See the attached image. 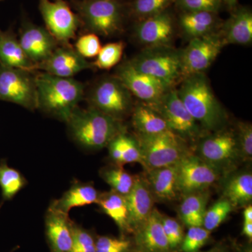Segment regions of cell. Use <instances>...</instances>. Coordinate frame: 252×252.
Wrapping results in <instances>:
<instances>
[{
	"mask_svg": "<svg viewBox=\"0 0 252 252\" xmlns=\"http://www.w3.org/2000/svg\"><path fill=\"white\" fill-rule=\"evenodd\" d=\"M37 109L48 117L66 123L85 95V88L74 78L36 74Z\"/></svg>",
	"mask_w": 252,
	"mask_h": 252,
	"instance_id": "obj_1",
	"label": "cell"
},
{
	"mask_svg": "<svg viewBox=\"0 0 252 252\" xmlns=\"http://www.w3.org/2000/svg\"><path fill=\"white\" fill-rule=\"evenodd\" d=\"M181 83L177 94L201 128L214 132L223 130L227 114L214 94L205 73L189 76Z\"/></svg>",
	"mask_w": 252,
	"mask_h": 252,
	"instance_id": "obj_2",
	"label": "cell"
},
{
	"mask_svg": "<svg viewBox=\"0 0 252 252\" xmlns=\"http://www.w3.org/2000/svg\"><path fill=\"white\" fill-rule=\"evenodd\" d=\"M68 134L79 148L95 152L107 147L119 132L125 130L122 122L89 106L77 107L65 123Z\"/></svg>",
	"mask_w": 252,
	"mask_h": 252,
	"instance_id": "obj_3",
	"label": "cell"
},
{
	"mask_svg": "<svg viewBox=\"0 0 252 252\" xmlns=\"http://www.w3.org/2000/svg\"><path fill=\"white\" fill-rule=\"evenodd\" d=\"M129 61L139 72L155 78L171 89L182 81L181 50L172 46L144 48Z\"/></svg>",
	"mask_w": 252,
	"mask_h": 252,
	"instance_id": "obj_4",
	"label": "cell"
},
{
	"mask_svg": "<svg viewBox=\"0 0 252 252\" xmlns=\"http://www.w3.org/2000/svg\"><path fill=\"white\" fill-rule=\"evenodd\" d=\"M142 163L149 170L175 165L188 155L186 140L170 130L152 135H137Z\"/></svg>",
	"mask_w": 252,
	"mask_h": 252,
	"instance_id": "obj_5",
	"label": "cell"
},
{
	"mask_svg": "<svg viewBox=\"0 0 252 252\" xmlns=\"http://www.w3.org/2000/svg\"><path fill=\"white\" fill-rule=\"evenodd\" d=\"M89 106L118 121L132 113V94L117 76L99 79L89 91Z\"/></svg>",
	"mask_w": 252,
	"mask_h": 252,
	"instance_id": "obj_6",
	"label": "cell"
},
{
	"mask_svg": "<svg viewBox=\"0 0 252 252\" xmlns=\"http://www.w3.org/2000/svg\"><path fill=\"white\" fill-rule=\"evenodd\" d=\"M79 20L97 36L117 35L124 26V9L118 0H81L77 4Z\"/></svg>",
	"mask_w": 252,
	"mask_h": 252,
	"instance_id": "obj_7",
	"label": "cell"
},
{
	"mask_svg": "<svg viewBox=\"0 0 252 252\" xmlns=\"http://www.w3.org/2000/svg\"><path fill=\"white\" fill-rule=\"evenodd\" d=\"M34 72L0 65V101L18 104L30 111L37 109Z\"/></svg>",
	"mask_w": 252,
	"mask_h": 252,
	"instance_id": "obj_8",
	"label": "cell"
},
{
	"mask_svg": "<svg viewBox=\"0 0 252 252\" xmlns=\"http://www.w3.org/2000/svg\"><path fill=\"white\" fill-rule=\"evenodd\" d=\"M223 46L218 32L190 39L187 47L181 50L182 79L205 73L215 62Z\"/></svg>",
	"mask_w": 252,
	"mask_h": 252,
	"instance_id": "obj_9",
	"label": "cell"
},
{
	"mask_svg": "<svg viewBox=\"0 0 252 252\" xmlns=\"http://www.w3.org/2000/svg\"><path fill=\"white\" fill-rule=\"evenodd\" d=\"M151 107L163 117L169 129L184 140H193L201 135L203 129L186 108L175 88Z\"/></svg>",
	"mask_w": 252,
	"mask_h": 252,
	"instance_id": "obj_10",
	"label": "cell"
},
{
	"mask_svg": "<svg viewBox=\"0 0 252 252\" xmlns=\"http://www.w3.org/2000/svg\"><path fill=\"white\" fill-rule=\"evenodd\" d=\"M39 7L48 31L60 44H69L79 28V16L64 0H39Z\"/></svg>",
	"mask_w": 252,
	"mask_h": 252,
	"instance_id": "obj_11",
	"label": "cell"
},
{
	"mask_svg": "<svg viewBox=\"0 0 252 252\" xmlns=\"http://www.w3.org/2000/svg\"><path fill=\"white\" fill-rule=\"evenodd\" d=\"M219 174L218 167L188 154L178 162L177 190L185 195L203 191L217 182Z\"/></svg>",
	"mask_w": 252,
	"mask_h": 252,
	"instance_id": "obj_12",
	"label": "cell"
},
{
	"mask_svg": "<svg viewBox=\"0 0 252 252\" xmlns=\"http://www.w3.org/2000/svg\"><path fill=\"white\" fill-rule=\"evenodd\" d=\"M115 76L122 81L132 95L149 106L157 103L167 91L172 89L155 78L139 72L129 61L119 66Z\"/></svg>",
	"mask_w": 252,
	"mask_h": 252,
	"instance_id": "obj_13",
	"label": "cell"
},
{
	"mask_svg": "<svg viewBox=\"0 0 252 252\" xmlns=\"http://www.w3.org/2000/svg\"><path fill=\"white\" fill-rule=\"evenodd\" d=\"M200 158L219 167L240 157L234 131L220 130L204 137L198 145Z\"/></svg>",
	"mask_w": 252,
	"mask_h": 252,
	"instance_id": "obj_14",
	"label": "cell"
},
{
	"mask_svg": "<svg viewBox=\"0 0 252 252\" xmlns=\"http://www.w3.org/2000/svg\"><path fill=\"white\" fill-rule=\"evenodd\" d=\"M18 40L28 57L36 66V70L38 65L45 62L59 46L46 28L31 22L23 24Z\"/></svg>",
	"mask_w": 252,
	"mask_h": 252,
	"instance_id": "obj_15",
	"label": "cell"
},
{
	"mask_svg": "<svg viewBox=\"0 0 252 252\" xmlns=\"http://www.w3.org/2000/svg\"><path fill=\"white\" fill-rule=\"evenodd\" d=\"M137 41L144 47L172 46L175 21L167 11L142 20L135 30Z\"/></svg>",
	"mask_w": 252,
	"mask_h": 252,
	"instance_id": "obj_16",
	"label": "cell"
},
{
	"mask_svg": "<svg viewBox=\"0 0 252 252\" xmlns=\"http://www.w3.org/2000/svg\"><path fill=\"white\" fill-rule=\"evenodd\" d=\"M92 67L93 63L78 54L74 48L69 44H61L45 62L38 65L37 70L56 77L73 78L79 72Z\"/></svg>",
	"mask_w": 252,
	"mask_h": 252,
	"instance_id": "obj_17",
	"label": "cell"
},
{
	"mask_svg": "<svg viewBox=\"0 0 252 252\" xmlns=\"http://www.w3.org/2000/svg\"><path fill=\"white\" fill-rule=\"evenodd\" d=\"M74 222L69 215L48 207L44 218L46 242L51 252H69L73 243Z\"/></svg>",
	"mask_w": 252,
	"mask_h": 252,
	"instance_id": "obj_18",
	"label": "cell"
},
{
	"mask_svg": "<svg viewBox=\"0 0 252 252\" xmlns=\"http://www.w3.org/2000/svg\"><path fill=\"white\" fill-rule=\"evenodd\" d=\"M162 215L153 210L147 220L134 232L136 252H171L162 228Z\"/></svg>",
	"mask_w": 252,
	"mask_h": 252,
	"instance_id": "obj_19",
	"label": "cell"
},
{
	"mask_svg": "<svg viewBox=\"0 0 252 252\" xmlns=\"http://www.w3.org/2000/svg\"><path fill=\"white\" fill-rule=\"evenodd\" d=\"M130 233L140 228L153 211V195L148 183L141 178H135L132 189L125 195Z\"/></svg>",
	"mask_w": 252,
	"mask_h": 252,
	"instance_id": "obj_20",
	"label": "cell"
},
{
	"mask_svg": "<svg viewBox=\"0 0 252 252\" xmlns=\"http://www.w3.org/2000/svg\"><path fill=\"white\" fill-rule=\"evenodd\" d=\"M219 34L223 44L250 45L252 42V13L248 8L233 11L230 18L220 28Z\"/></svg>",
	"mask_w": 252,
	"mask_h": 252,
	"instance_id": "obj_21",
	"label": "cell"
},
{
	"mask_svg": "<svg viewBox=\"0 0 252 252\" xmlns=\"http://www.w3.org/2000/svg\"><path fill=\"white\" fill-rule=\"evenodd\" d=\"M101 193L91 182L74 180L72 185L62 196L53 200L49 207L69 215L70 210L75 207L97 204Z\"/></svg>",
	"mask_w": 252,
	"mask_h": 252,
	"instance_id": "obj_22",
	"label": "cell"
},
{
	"mask_svg": "<svg viewBox=\"0 0 252 252\" xmlns=\"http://www.w3.org/2000/svg\"><path fill=\"white\" fill-rule=\"evenodd\" d=\"M0 65L36 72V66L25 53L19 40L11 32L0 36Z\"/></svg>",
	"mask_w": 252,
	"mask_h": 252,
	"instance_id": "obj_23",
	"label": "cell"
},
{
	"mask_svg": "<svg viewBox=\"0 0 252 252\" xmlns=\"http://www.w3.org/2000/svg\"><path fill=\"white\" fill-rule=\"evenodd\" d=\"M179 24L189 40L217 32L220 29L217 13L207 11L182 12Z\"/></svg>",
	"mask_w": 252,
	"mask_h": 252,
	"instance_id": "obj_24",
	"label": "cell"
},
{
	"mask_svg": "<svg viewBox=\"0 0 252 252\" xmlns=\"http://www.w3.org/2000/svg\"><path fill=\"white\" fill-rule=\"evenodd\" d=\"M178 163L149 170L148 185L153 196L160 200H172L177 196Z\"/></svg>",
	"mask_w": 252,
	"mask_h": 252,
	"instance_id": "obj_25",
	"label": "cell"
},
{
	"mask_svg": "<svg viewBox=\"0 0 252 252\" xmlns=\"http://www.w3.org/2000/svg\"><path fill=\"white\" fill-rule=\"evenodd\" d=\"M132 119L138 135H157L170 130L163 117L153 107L142 102L133 107Z\"/></svg>",
	"mask_w": 252,
	"mask_h": 252,
	"instance_id": "obj_26",
	"label": "cell"
},
{
	"mask_svg": "<svg viewBox=\"0 0 252 252\" xmlns=\"http://www.w3.org/2000/svg\"><path fill=\"white\" fill-rule=\"evenodd\" d=\"M107 147L109 158L116 165L123 166L124 164L132 162L142 163V156L137 138L127 133L126 130L115 136Z\"/></svg>",
	"mask_w": 252,
	"mask_h": 252,
	"instance_id": "obj_27",
	"label": "cell"
},
{
	"mask_svg": "<svg viewBox=\"0 0 252 252\" xmlns=\"http://www.w3.org/2000/svg\"><path fill=\"white\" fill-rule=\"evenodd\" d=\"M97 205L102 211L110 217L119 227L122 234L130 233L128 225V212L125 195L111 190L101 193Z\"/></svg>",
	"mask_w": 252,
	"mask_h": 252,
	"instance_id": "obj_28",
	"label": "cell"
},
{
	"mask_svg": "<svg viewBox=\"0 0 252 252\" xmlns=\"http://www.w3.org/2000/svg\"><path fill=\"white\" fill-rule=\"evenodd\" d=\"M223 198L228 200L233 207L245 206L252 199V175L243 172L230 177L223 188Z\"/></svg>",
	"mask_w": 252,
	"mask_h": 252,
	"instance_id": "obj_29",
	"label": "cell"
},
{
	"mask_svg": "<svg viewBox=\"0 0 252 252\" xmlns=\"http://www.w3.org/2000/svg\"><path fill=\"white\" fill-rule=\"evenodd\" d=\"M209 195L203 191L186 195L180 207L181 218L187 226H203Z\"/></svg>",
	"mask_w": 252,
	"mask_h": 252,
	"instance_id": "obj_30",
	"label": "cell"
},
{
	"mask_svg": "<svg viewBox=\"0 0 252 252\" xmlns=\"http://www.w3.org/2000/svg\"><path fill=\"white\" fill-rule=\"evenodd\" d=\"M28 185L25 176L6 160L0 161V189L3 201L12 200Z\"/></svg>",
	"mask_w": 252,
	"mask_h": 252,
	"instance_id": "obj_31",
	"label": "cell"
},
{
	"mask_svg": "<svg viewBox=\"0 0 252 252\" xmlns=\"http://www.w3.org/2000/svg\"><path fill=\"white\" fill-rule=\"evenodd\" d=\"M99 175L112 190L122 195H126L130 191L135 181V177L123 168L122 165L116 164L102 167Z\"/></svg>",
	"mask_w": 252,
	"mask_h": 252,
	"instance_id": "obj_32",
	"label": "cell"
},
{
	"mask_svg": "<svg viewBox=\"0 0 252 252\" xmlns=\"http://www.w3.org/2000/svg\"><path fill=\"white\" fill-rule=\"evenodd\" d=\"M125 43L123 41L109 43L101 48L97 59L93 63L94 67L109 70L120 62L125 49Z\"/></svg>",
	"mask_w": 252,
	"mask_h": 252,
	"instance_id": "obj_33",
	"label": "cell"
},
{
	"mask_svg": "<svg viewBox=\"0 0 252 252\" xmlns=\"http://www.w3.org/2000/svg\"><path fill=\"white\" fill-rule=\"evenodd\" d=\"M233 208V205L226 199L223 198L217 200L206 210L203 218V228L209 231L216 229L226 220Z\"/></svg>",
	"mask_w": 252,
	"mask_h": 252,
	"instance_id": "obj_34",
	"label": "cell"
},
{
	"mask_svg": "<svg viewBox=\"0 0 252 252\" xmlns=\"http://www.w3.org/2000/svg\"><path fill=\"white\" fill-rule=\"evenodd\" d=\"M176 0H135L132 11L142 20L166 11Z\"/></svg>",
	"mask_w": 252,
	"mask_h": 252,
	"instance_id": "obj_35",
	"label": "cell"
},
{
	"mask_svg": "<svg viewBox=\"0 0 252 252\" xmlns=\"http://www.w3.org/2000/svg\"><path fill=\"white\" fill-rule=\"evenodd\" d=\"M210 236V231L203 226L189 227L181 245V250L183 252H198L207 243Z\"/></svg>",
	"mask_w": 252,
	"mask_h": 252,
	"instance_id": "obj_36",
	"label": "cell"
},
{
	"mask_svg": "<svg viewBox=\"0 0 252 252\" xmlns=\"http://www.w3.org/2000/svg\"><path fill=\"white\" fill-rule=\"evenodd\" d=\"M97 237L75 222L73 226V243L69 252H95Z\"/></svg>",
	"mask_w": 252,
	"mask_h": 252,
	"instance_id": "obj_37",
	"label": "cell"
},
{
	"mask_svg": "<svg viewBox=\"0 0 252 252\" xmlns=\"http://www.w3.org/2000/svg\"><path fill=\"white\" fill-rule=\"evenodd\" d=\"M240 157L251 160L252 157V126L251 124L239 122L234 131Z\"/></svg>",
	"mask_w": 252,
	"mask_h": 252,
	"instance_id": "obj_38",
	"label": "cell"
},
{
	"mask_svg": "<svg viewBox=\"0 0 252 252\" xmlns=\"http://www.w3.org/2000/svg\"><path fill=\"white\" fill-rule=\"evenodd\" d=\"M132 243L128 239L99 236L96 238L95 252H130Z\"/></svg>",
	"mask_w": 252,
	"mask_h": 252,
	"instance_id": "obj_39",
	"label": "cell"
},
{
	"mask_svg": "<svg viewBox=\"0 0 252 252\" xmlns=\"http://www.w3.org/2000/svg\"><path fill=\"white\" fill-rule=\"evenodd\" d=\"M102 46L98 36L94 33L84 34L77 39L74 49L84 59H91L98 55Z\"/></svg>",
	"mask_w": 252,
	"mask_h": 252,
	"instance_id": "obj_40",
	"label": "cell"
},
{
	"mask_svg": "<svg viewBox=\"0 0 252 252\" xmlns=\"http://www.w3.org/2000/svg\"><path fill=\"white\" fill-rule=\"evenodd\" d=\"M176 4L182 12L207 11L217 13L223 4L222 0H176Z\"/></svg>",
	"mask_w": 252,
	"mask_h": 252,
	"instance_id": "obj_41",
	"label": "cell"
},
{
	"mask_svg": "<svg viewBox=\"0 0 252 252\" xmlns=\"http://www.w3.org/2000/svg\"><path fill=\"white\" fill-rule=\"evenodd\" d=\"M162 228L166 235L169 246L171 251L180 248L183 241L185 233L177 220L171 217L161 216Z\"/></svg>",
	"mask_w": 252,
	"mask_h": 252,
	"instance_id": "obj_42",
	"label": "cell"
},
{
	"mask_svg": "<svg viewBox=\"0 0 252 252\" xmlns=\"http://www.w3.org/2000/svg\"><path fill=\"white\" fill-rule=\"evenodd\" d=\"M243 234L248 238H252V222L244 221Z\"/></svg>",
	"mask_w": 252,
	"mask_h": 252,
	"instance_id": "obj_43",
	"label": "cell"
},
{
	"mask_svg": "<svg viewBox=\"0 0 252 252\" xmlns=\"http://www.w3.org/2000/svg\"><path fill=\"white\" fill-rule=\"evenodd\" d=\"M244 221L252 222V207L248 205L245 209L243 213Z\"/></svg>",
	"mask_w": 252,
	"mask_h": 252,
	"instance_id": "obj_44",
	"label": "cell"
},
{
	"mask_svg": "<svg viewBox=\"0 0 252 252\" xmlns=\"http://www.w3.org/2000/svg\"><path fill=\"white\" fill-rule=\"evenodd\" d=\"M228 252L227 248H225L223 245H217V246L214 247L211 250H207L206 252Z\"/></svg>",
	"mask_w": 252,
	"mask_h": 252,
	"instance_id": "obj_45",
	"label": "cell"
},
{
	"mask_svg": "<svg viewBox=\"0 0 252 252\" xmlns=\"http://www.w3.org/2000/svg\"><path fill=\"white\" fill-rule=\"evenodd\" d=\"M223 4L227 5L230 9H234L236 6L238 0H222Z\"/></svg>",
	"mask_w": 252,
	"mask_h": 252,
	"instance_id": "obj_46",
	"label": "cell"
},
{
	"mask_svg": "<svg viewBox=\"0 0 252 252\" xmlns=\"http://www.w3.org/2000/svg\"><path fill=\"white\" fill-rule=\"evenodd\" d=\"M1 33H2V32L0 30V36H1Z\"/></svg>",
	"mask_w": 252,
	"mask_h": 252,
	"instance_id": "obj_47",
	"label": "cell"
},
{
	"mask_svg": "<svg viewBox=\"0 0 252 252\" xmlns=\"http://www.w3.org/2000/svg\"><path fill=\"white\" fill-rule=\"evenodd\" d=\"M0 1H1V0H0Z\"/></svg>",
	"mask_w": 252,
	"mask_h": 252,
	"instance_id": "obj_48",
	"label": "cell"
}]
</instances>
